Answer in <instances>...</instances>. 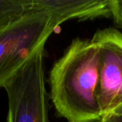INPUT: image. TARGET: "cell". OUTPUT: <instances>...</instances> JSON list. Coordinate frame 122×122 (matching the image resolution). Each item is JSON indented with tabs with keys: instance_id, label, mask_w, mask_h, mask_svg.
Instances as JSON below:
<instances>
[{
	"instance_id": "obj_2",
	"label": "cell",
	"mask_w": 122,
	"mask_h": 122,
	"mask_svg": "<svg viewBox=\"0 0 122 122\" xmlns=\"http://www.w3.org/2000/svg\"><path fill=\"white\" fill-rule=\"evenodd\" d=\"M59 26L44 11H31L0 30V88L4 87L24 64Z\"/></svg>"
},
{
	"instance_id": "obj_8",
	"label": "cell",
	"mask_w": 122,
	"mask_h": 122,
	"mask_svg": "<svg viewBox=\"0 0 122 122\" xmlns=\"http://www.w3.org/2000/svg\"><path fill=\"white\" fill-rule=\"evenodd\" d=\"M99 122H122V115L109 113L104 115Z\"/></svg>"
},
{
	"instance_id": "obj_1",
	"label": "cell",
	"mask_w": 122,
	"mask_h": 122,
	"mask_svg": "<svg viewBox=\"0 0 122 122\" xmlns=\"http://www.w3.org/2000/svg\"><path fill=\"white\" fill-rule=\"evenodd\" d=\"M100 57L91 39H75L53 65L50 98L59 115L68 122H99Z\"/></svg>"
},
{
	"instance_id": "obj_3",
	"label": "cell",
	"mask_w": 122,
	"mask_h": 122,
	"mask_svg": "<svg viewBox=\"0 0 122 122\" xmlns=\"http://www.w3.org/2000/svg\"><path fill=\"white\" fill-rule=\"evenodd\" d=\"M44 51V46L39 48L4 85L8 122H49Z\"/></svg>"
},
{
	"instance_id": "obj_7",
	"label": "cell",
	"mask_w": 122,
	"mask_h": 122,
	"mask_svg": "<svg viewBox=\"0 0 122 122\" xmlns=\"http://www.w3.org/2000/svg\"><path fill=\"white\" fill-rule=\"evenodd\" d=\"M110 9L115 26L122 29V0H110Z\"/></svg>"
},
{
	"instance_id": "obj_4",
	"label": "cell",
	"mask_w": 122,
	"mask_h": 122,
	"mask_svg": "<svg viewBox=\"0 0 122 122\" xmlns=\"http://www.w3.org/2000/svg\"><path fill=\"white\" fill-rule=\"evenodd\" d=\"M91 40L100 57L97 95L103 116L122 104V34L107 28L97 31Z\"/></svg>"
},
{
	"instance_id": "obj_9",
	"label": "cell",
	"mask_w": 122,
	"mask_h": 122,
	"mask_svg": "<svg viewBox=\"0 0 122 122\" xmlns=\"http://www.w3.org/2000/svg\"><path fill=\"white\" fill-rule=\"evenodd\" d=\"M111 113H114V114H120V115H122V104H120L118 107L115 109Z\"/></svg>"
},
{
	"instance_id": "obj_6",
	"label": "cell",
	"mask_w": 122,
	"mask_h": 122,
	"mask_svg": "<svg viewBox=\"0 0 122 122\" xmlns=\"http://www.w3.org/2000/svg\"><path fill=\"white\" fill-rule=\"evenodd\" d=\"M33 0H0V30L32 11Z\"/></svg>"
},
{
	"instance_id": "obj_5",
	"label": "cell",
	"mask_w": 122,
	"mask_h": 122,
	"mask_svg": "<svg viewBox=\"0 0 122 122\" xmlns=\"http://www.w3.org/2000/svg\"><path fill=\"white\" fill-rule=\"evenodd\" d=\"M32 11H44L59 25L72 19L79 20L111 18L110 0H33Z\"/></svg>"
}]
</instances>
